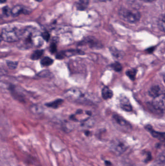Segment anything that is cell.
Returning <instances> with one entry per match:
<instances>
[{"instance_id": "1", "label": "cell", "mask_w": 165, "mask_h": 166, "mask_svg": "<svg viewBox=\"0 0 165 166\" xmlns=\"http://www.w3.org/2000/svg\"><path fill=\"white\" fill-rule=\"evenodd\" d=\"M18 42L19 48L28 49L42 46L44 40L38 30L32 27H29L21 30V36Z\"/></svg>"}, {"instance_id": "2", "label": "cell", "mask_w": 165, "mask_h": 166, "mask_svg": "<svg viewBox=\"0 0 165 166\" xmlns=\"http://www.w3.org/2000/svg\"><path fill=\"white\" fill-rule=\"evenodd\" d=\"M21 30L15 27H7L3 29L2 32V39L8 43L18 41L21 36Z\"/></svg>"}, {"instance_id": "3", "label": "cell", "mask_w": 165, "mask_h": 166, "mask_svg": "<svg viewBox=\"0 0 165 166\" xmlns=\"http://www.w3.org/2000/svg\"><path fill=\"white\" fill-rule=\"evenodd\" d=\"M87 96V95L84 92L78 88H71L65 93V96L68 99L80 103L88 102Z\"/></svg>"}, {"instance_id": "4", "label": "cell", "mask_w": 165, "mask_h": 166, "mask_svg": "<svg viewBox=\"0 0 165 166\" xmlns=\"http://www.w3.org/2000/svg\"><path fill=\"white\" fill-rule=\"evenodd\" d=\"M119 14L123 20L129 23H136L140 20V14L137 11L122 8L119 11Z\"/></svg>"}, {"instance_id": "5", "label": "cell", "mask_w": 165, "mask_h": 166, "mask_svg": "<svg viewBox=\"0 0 165 166\" xmlns=\"http://www.w3.org/2000/svg\"><path fill=\"white\" fill-rule=\"evenodd\" d=\"M110 148L111 151L115 155L120 156L123 154L127 150L128 146L126 144L122 141L118 140L113 142Z\"/></svg>"}, {"instance_id": "6", "label": "cell", "mask_w": 165, "mask_h": 166, "mask_svg": "<svg viewBox=\"0 0 165 166\" xmlns=\"http://www.w3.org/2000/svg\"><path fill=\"white\" fill-rule=\"evenodd\" d=\"M154 99L151 104V107L154 110L162 112L165 109V95L162 94Z\"/></svg>"}, {"instance_id": "7", "label": "cell", "mask_w": 165, "mask_h": 166, "mask_svg": "<svg viewBox=\"0 0 165 166\" xmlns=\"http://www.w3.org/2000/svg\"><path fill=\"white\" fill-rule=\"evenodd\" d=\"M145 129L149 132L151 134V136L154 138L158 139L161 141H164L165 140V133H162V132H159L154 130L153 129V127H151V125H148L145 126Z\"/></svg>"}, {"instance_id": "8", "label": "cell", "mask_w": 165, "mask_h": 166, "mask_svg": "<svg viewBox=\"0 0 165 166\" xmlns=\"http://www.w3.org/2000/svg\"><path fill=\"white\" fill-rule=\"evenodd\" d=\"M113 119H114V121L116 122V123L118 124L121 127H125L127 128L130 129L131 126L130 124L128 123L127 120L122 118L121 116L115 114L113 116Z\"/></svg>"}, {"instance_id": "9", "label": "cell", "mask_w": 165, "mask_h": 166, "mask_svg": "<svg viewBox=\"0 0 165 166\" xmlns=\"http://www.w3.org/2000/svg\"><path fill=\"white\" fill-rule=\"evenodd\" d=\"M27 9L21 6H16L11 10V14L14 16H17L19 14H27L30 12Z\"/></svg>"}, {"instance_id": "10", "label": "cell", "mask_w": 165, "mask_h": 166, "mask_svg": "<svg viewBox=\"0 0 165 166\" xmlns=\"http://www.w3.org/2000/svg\"><path fill=\"white\" fill-rule=\"evenodd\" d=\"M162 91L161 88L159 86L156 85V86H153L150 89L149 91V94L151 97L155 98L161 94H164V92L163 93Z\"/></svg>"}, {"instance_id": "11", "label": "cell", "mask_w": 165, "mask_h": 166, "mask_svg": "<svg viewBox=\"0 0 165 166\" xmlns=\"http://www.w3.org/2000/svg\"><path fill=\"white\" fill-rule=\"evenodd\" d=\"M121 102V107L123 110L127 112L132 111V107L130 104V102L127 98H122L120 100Z\"/></svg>"}, {"instance_id": "12", "label": "cell", "mask_w": 165, "mask_h": 166, "mask_svg": "<svg viewBox=\"0 0 165 166\" xmlns=\"http://www.w3.org/2000/svg\"><path fill=\"white\" fill-rule=\"evenodd\" d=\"M89 5V0H78L76 2V7L79 10H84Z\"/></svg>"}, {"instance_id": "13", "label": "cell", "mask_w": 165, "mask_h": 166, "mask_svg": "<svg viewBox=\"0 0 165 166\" xmlns=\"http://www.w3.org/2000/svg\"><path fill=\"white\" fill-rule=\"evenodd\" d=\"M113 95V92L108 87H104L103 88L102 91V96L104 99L108 100L109 99L112 98Z\"/></svg>"}, {"instance_id": "14", "label": "cell", "mask_w": 165, "mask_h": 166, "mask_svg": "<svg viewBox=\"0 0 165 166\" xmlns=\"http://www.w3.org/2000/svg\"><path fill=\"white\" fill-rule=\"evenodd\" d=\"M85 42L86 43L89 44V46L91 48H99L101 45L96 39H93L92 38H88L85 40Z\"/></svg>"}, {"instance_id": "15", "label": "cell", "mask_w": 165, "mask_h": 166, "mask_svg": "<svg viewBox=\"0 0 165 166\" xmlns=\"http://www.w3.org/2000/svg\"><path fill=\"white\" fill-rule=\"evenodd\" d=\"M63 103V100L61 99H57L53 102H51L49 103L46 104L47 107H49L53 108H57L60 105Z\"/></svg>"}, {"instance_id": "16", "label": "cell", "mask_w": 165, "mask_h": 166, "mask_svg": "<svg viewBox=\"0 0 165 166\" xmlns=\"http://www.w3.org/2000/svg\"><path fill=\"white\" fill-rule=\"evenodd\" d=\"M64 54L66 56H71L73 55H83L84 53L81 50H71L65 51Z\"/></svg>"}, {"instance_id": "17", "label": "cell", "mask_w": 165, "mask_h": 166, "mask_svg": "<svg viewBox=\"0 0 165 166\" xmlns=\"http://www.w3.org/2000/svg\"><path fill=\"white\" fill-rule=\"evenodd\" d=\"M137 70L135 69H132L128 70L126 72V75L131 80H134L135 79L136 76L137 74Z\"/></svg>"}, {"instance_id": "18", "label": "cell", "mask_w": 165, "mask_h": 166, "mask_svg": "<svg viewBox=\"0 0 165 166\" xmlns=\"http://www.w3.org/2000/svg\"><path fill=\"white\" fill-rule=\"evenodd\" d=\"M43 54V51L38 50L33 52V54L31 55V59L33 60H37L40 59Z\"/></svg>"}, {"instance_id": "19", "label": "cell", "mask_w": 165, "mask_h": 166, "mask_svg": "<svg viewBox=\"0 0 165 166\" xmlns=\"http://www.w3.org/2000/svg\"><path fill=\"white\" fill-rule=\"evenodd\" d=\"M53 60L49 57H45L41 60V64L43 66H49L53 64Z\"/></svg>"}, {"instance_id": "20", "label": "cell", "mask_w": 165, "mask_h": 166, "mask_svg": "<svg viewBox=\"0 0 165 166\" xmlns=\"http://www.w3.org/2000/svg\"><path fill=\"white\" fill-rule=\"evenodd\" d=\"M158 26L162 31H165V16H162L158 22Z\"/></svg>"}, {"instance_id": "21", "label": "cell", "mask_w": 165, "mask_h": 166, "mask_svg": "<svg viewBox=\"0 0 165 166\" xmlns=\"http://www.w3.org/2000/svg\"><path fill=\"white\" fill-rule=\"evenodd\" d=\"M111 67L113 70L117 72H120L122 70V66L120 63L118 62H115L111 65Z\"/></svg>"}, {"instance_id": "22", "label": "cell", "mask_w": 165, "mask_h": 166, "mask_svg": "<svg viewBox=\"0 0 165 166\" xmlns=\"http://www.w3.org/2000/svg\"><path fill=\"white\" fill-rule=\"evenodd\" d=\"M165 152L163 151L161 154L158 156L157 158V163L158 164H164L165 163Z\"/></svg>"}, {"instance_id": "23", "label": "cell", "mask_w": 165, "mask_h": 166, "mask_svg": "<svg viewBox=\"0 0 165 166\" xmlns=\"http://www.w3.org/2000/svg\"><path fill=\"white\" fill-rule=\"evenodd\" d=\"M18 64L17 62H14V61H8L7 62V66L9 67V69H12V70L17 68Z\"/></svg>"}, {"instance_id": "24", "label": "cell", "mask_w": 165, "mask_h": 166, "mask_svg": "<svg viewBox=\"0 0 165 166\" xmlns=\"http://www.w3.org/2000/svg\"><path fill=\"white\" fill-rule=\"evenodd\" d=\"M111 52L113 56L116 57H119L120 53L119 51L116 49L115 48H112L111 49Z\"/></svg>"}, {"instance_id": "25", "label": "cell", "mask_w": 165, "mask_h": 166, "mask_svg": "<svg viewBox=\"0 0 165 166\" xmlns=\"http://www.w3.org/2000/svg\"><path fill=\"white\" fill-rule=\"evenodd\" d=\"M2 12L4 13V14L6 16H9L11 14V10L9 7L7 6H6L4 7L3 9H2Z\"/></svg>"}, {"instance_id": "26", "label": "cell", "mask_w": 165, "mask_h": 166, "mask_svg": "<svg viewBox=\"0 0 165 166\" xmlns=\"http://www.w3.org/2000/svg\"><path fill=\"white\" fill-rule=\"evenodd\" d=\"M57 51V46L55 43H52L50 45V52L52 54L55 53Z\"/></svg>"}, {"instance_id": "27", "label": "cell", "mask_w": 165, "mask_h": 166, "mask_svg": "<svg viewBox=\"0 0 165 166\" xmlns=\"http://www.w3.org/2000/svg\"><path fill=\"white\" fill-rule=\"evenodd\" d=\"M41 35H42V37L43 40H46V41H48L49 40L50 35L48 32L43 33L41 34Z\"/></svg>"}, {"instance_id": "28", "label": "cell", "mask_w": 165, "mask_h": 166, "mask_svg": "<svg viewBox=\"0 0 165 166\" xmlns=\"http://www.w3.org/2000/svg\"><path fill=\"white\" fill-rule=\"evenodd\" d=\"M65 57V55L64 54V52H60L56 55V59H63Z\"/></svg>"}, {"instance_id": "29", "label": "cell", "mask_w": 165, "mask_h": 166, "mask_svg": "<svg viewBox=\"0 0 165 166\" xmlns=\"http://www.w3.org/2000/svg\"><path fill=\"white\" fill-rule=\"evenodd\" d=\"M147 155V157H146V159H145V160L144 161L145 162H148L151 161V156L150 152H148Z\"/></svg>"}, {"instance_id": "30", "label": "cell", "mask_w": 165, "mask_h": 166, "mask_svg": "<svg viewBox=\"0 0 165 166\" xmlns=\"http://www.w3.org/2000/svg\"><path fill=\"white\" fill-rule=\"evenodd\" d=\"M154 51V48H149L148 49H147L146 50L147 52L148 53H151L152 52H153V51Z\"/></svg>"}, {"instance_id": "31", "label": "cell", "mask_w": 165, "mask_h": 166, "mask_svg": "<svg viewBox=\"0 0 165 166\" xmlns=\"http://www.w3.org/2000/svg\"><path fill=\"white\" fill-rule=\"evenodd\" d=\"M142 1L145 2H152L155 0H141Z\"/></svg>"}, {"instance_id": "32", "label": "cell", "mask_w": 165, "mask_h": 166, "mask_svg": "<svg viewBox=\"0 0 165 166\" xmlns=\"http://www.w3.org/2000/svg\"><path fill=\"white\" fill-rule=\"evenodd\" d=\"M6 1V0H0V4H4Z\"/></svg>"}, {"instance_id": "33", "label": "cell", "mask_w": 165, "mask_h": 166, "mask_svg": "<svg viewBox=\"0 0 165 166\" xmlns=\"http://www.w3.org/2000/svg\"><path fill=\"white\" fill-rule=\"evenodd\" d=\"M2 40V38L1 34H0V43H1Z\"/></svg>"}, {"instance_id": "34", "label": "cell", "mask_w": 165, "mask_h": 166, "mask_svg": "<svg viewBox=\"0 0 165 166\" xmlns=\"http://www.w3.org/2000/svg\"><path fill=\"white\" fill-rule=\"evenodd\" d=\"M36 1L38 2H40L42 1L43 0H35Z\"/></svg>"}]
</instances>
